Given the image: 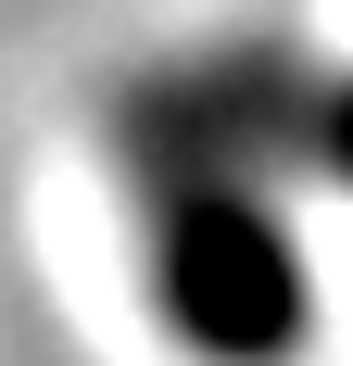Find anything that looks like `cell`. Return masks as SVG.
Listing matches in <instances>:
<instances>
[{"label": "cell", "mask_w": 353, "mask_h": 366, "mask_svg": "<svg viewBox=\"0 0 353 366\" xmlns=\"http://www.w3.org/2000/svg\"><path fill=\"white\" fill-rule=\"evenodd\" d=\"M151 253H164V316L202 354H278L303 329V278L290 240L252 215L214 164H164L151 177Z\"/></svg>", "instance_id": "6da1fadb"}]
</instances>
